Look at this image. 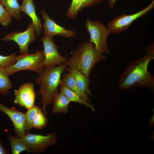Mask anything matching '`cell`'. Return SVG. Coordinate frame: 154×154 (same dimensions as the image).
<instances>
[{"instance_id":"44dd1931","label":"cell","mask_w":154,"mask_h":154,"mask_svg":"<svg viewBox=\"0 0 154 154\" xmlns=\"http://www.w3.org/2000/svg\"><path fill=\"white\" fill-rule=\"evenodd\" d=\"M39 107L34 105L31 108L27 109L25 112L26 133H29L30 130L33 128V122L35 115Z\"/></svg>"},{"instance_id":"5bb4252c","label":"cell","mask_w":154,"mask_h":154,"mask_svg":"<svg viewBox=\"0 0 154 154\" xmlns=\"http://www.w3.org/2000/svg\"><path fill=\"white\" fill-rule=\"evenodd\" d=\"M70 102L63 94L60 92L56 93L52 98V103L53 106L52 113L53 114H66L68 111V106Z\"/></svg>"},{"instance_id":"e0dca14e","label":"cell","mask_w":154,"mask_h":154,"mask_svg":"<svg viewBox=\"0 0 154 154\" xmlns=\"http://www.w3.org/2000/svg\"><path fill=\"white\" fill-rule=\"evenodd\" d=\"M59 86L60 92L64 94L70 102L82 104L90 108L92 111L94 110V107L92 105L82 98L76 93L67 87L63 82Z\"/></svg>"},{"instance_id":"30bf717a","label":"cell","mask_w":154,"mask_h":154,"mask_svg":"<svg viewBox=\"0 0 154 154\" xmlns=\"http://www.w3.org/2000/svg\"><path fill=\"white\" fill-rule=\"evenodd\" d=\"M41 14L44 21L43 25L44 35L52 37L59 36L67 38L75 37L76 33L75 31L58 25L43 9L41 11Z\"/></svg>"},{"instance_id":"3957f363","label":"cell","mask_w":154,"mask_h":154,"mask_svg":"<svg viewBox=\"0 0 154 154\" xmlns=\"http://www.w3.org/2000/svg\"><path fill=\"white\" fill-rule=\"evenodd\" d=\"M107 59L103 53L96 49L93 43L88 41L81 43L75 48L66 62L69 68L79 70L89 78L95 64Z\"/></svg>"},{"instance_id":"d4e9b609","label":"cell","mask_w":154,"mask_h":154,"mask_svg":"<svg viewBox=\"0 0 154 154\" xmlns=\"http://www.w3.org/2000/svg\"><path fill=\"white\" fill-rule=\"evenodd\" d=\"M12 18L4 6L0 3V24L7 26L11 22Z\"/></svg>"},{"instance_id":"7a4b0ae2","label":"cell","mask_w":154,"mask_h":154,"mask_svg":"<svg viewBox=\"0 0 154 154\" xmlns=\"http://www.w3.org/2000/svg\"><path fill=\"white\" fill-rule=\"evenodd\" d=\"M67 66L66 62L53 67H46L44 71L34 79L38 85L39 90L37 94L41 96L40 102L44 114L46 108L52 102L53 97L57 92L58 86L62 83L61 76Z\"/></svg>"},{"instance_id":"4fadbf2b","label":"cell","mask_w":154,"mask_h":154,"mask_svg":"<svg viewBox=\"0 0 154 154\" xmlns=\"http://www.w3.org/2000/svg\"><path fill=\"white\" fill-rule=\"evenodd\" d=\"M21 11L24 12L31 18L35 30V33L38 37L40 36L42 31L43 25L36 12L33 0H23L21 5Z\"/></svg>"},{"instance_id":"8fae6325","label":"cell","mask_w":154,"mask_h":154,"mask_svg":"<svg viewBox=\"0 0 154 154\" xmlns=\"http://www.w3.org/2000/svg\"><path fill=\"white\" fill-rule=\"evenodd\" d=\"M36 94L34 84L30 82L25 83L18 89L14 90V102L21 107L29 109L34 105Z\"/></svg>"},{"instance_id":"f1b7e54d","label":"cell","mask_w":154,"mask_h":154,"mask_svg":"<svg viewBox=\"0 0 154 154\" xmlns=\"http://www.w3.org/2000/svg\"><path fill=\"white\" fill-rule=\"evenodd\" d=\"M154 115L151 117L149 121V125L150 127H151L153 125L154 123Z\"/></svg>"},{"instance_id":"7402d4cb","label":"cell","mask_w":154,"mask_h":154,"mask_svg":"<svg viewBox=\"0 0 154 154\" xmlns=\"http://www.w3.org/2000/svg\"><path fill=\"white\" fill-rule=\"evenodd\" d=\"M47 123V119L41 109L39 108L35 115L33 122V128L40 129L45 127Z\"/></svg>"},{"instance_id":"d6986e66","label":"cell","mask_w":154,"mask_h":154,"mask_svg":"<svg viewBox=\"0 0 154 154\" xmlns=\"http://www.w3.org/2000/svg\"><path fill=\"white\" fill-rule=\"evenodd\" d=\"M1 3L5 7L9 15L16 19H20L22 15L20 13L21 6L17 0H0Z\"/></svg>"},{"instance_id":"9c48e42d","label":"cell","mask_w":154,"mask_h":154,"mask_svg":"<svg viewBox=\"0 0 154 154\" xmlns=\"http://www.w3.org/2000/svg\"><path fill=\"white\" fill-rule=\"evenodd\" d=\"M41 39L44 47L43 65L44 68L56 66L66 62V57L59 53L58 46L55 44L52 37L44 35Z\"/></svg>"},{"instance_id":"5b68a950","label":"cell","mask_w":154,"mask_h":154,"mask_svg":"<svg viewBox=\"0 0 154 154\" xmlns=\"http://www.w3.org/2000/svg\"><path fill=\"white\" fill-rule=\"evenodd\" d=\"M85 25L90 35L89 41L94 44L96 49L103 54L109 53L107 40L110 33L108 28L99 21H93L89 18Z\"/></svg>"},{"instance_id":"ffe728a7","label":"cell","mask_w":154,"mask_h":154,"mask_svg":"<svg viewBox=\"0 0 154 154\" xmlns=\"http://www.w3.org/2000/svg\"><path fill=\"white\" fill-rule=\"evenodd\" d=\"M5 68L0 67V93L3 95L8 94L13 87Z\"/></svg>"},{"instance_id":"ba28073f","label":"cell","mask_w":154,"mask_h":154,"mask_svg":"<svg viewBox=\"0 0 154 154\" xmlns=\"http://www.w3.org/2000/svg\"><path fill=\"white\" fill-rule=\"evenodd\" d=\"M35 32V26L32 22L25 31L21 32H11L0 39L6 41H14L19 46L21 54H26L29 52L28 49L29 44L37 39Z\"/></svg>"},{"instance_id":"484cf974","label":"cell","mask_w":154,"mask_h":154,"mask_svg":"<svg viewBox=\"0 0 154 154\" xmlns=\"http://www.w3.org/2000/svg\"><path fill=\"white\" fill-rule=\"evenodd\" d=\"M104 0H82L78 9L79 12L86 7H91L94 5L101 3Z\"/></svg>"},{"instance_id":"2e32d148","label":"cell","mask_w":154,"mask_h":154,"mask_svg":"<svg viewBox=\"0 0 154 154\" xmlns=\"http://www.w3.org/2000/svg\"><path fill=\"white\" fill-rule=\"evenodd\" d=\"M67 70L74 76L79 89L82 91L92 96L91 91L89 88L90 84L89 78L86 77L79 70L70 68Z\"/></svg>"},{"instance_id":"f546056e","label":"cell","mask_w":154,"mask_h":154,"mask_svg":"<svg viewBox=\"0 0 154 154\" xmlns=\"http://www.w3.org/2000/svg\"></svg>"},{"instance_id":"52a82bcc","label":"cell","mask_w":154,"mask_h":154,"mask_svg":"<svg viewBox=\"0 0 154 154\" xmlns=\"http://www.w3.org/2000/svg\"><path fill=\"white\" fill-rule=\"evenodd\" d=\"M22 138L28 145L31 152L36 153H43L48 147L54 144L58 139L54 132L45 135L28 133Z\"/></svg>"},{"instance_id":"277c9868","label":"cell","mask_w":154,"mask_h":154,"mask_svg":"<svg viewBox=\"0 0 154 154\" xmlns=\"http://www.w3.org/2000/svg\"><path fill=\"white\" fill-rule=\"evenodd\" d=\"M44 58L43 50L31 54H21L16 56V62L14 64L5 69L9 76L23 70H32L39 75L44 69Z\"/></svg>"},{"instance_id":"83f0119b","label":"cell","mask_w":154,"mask_h":154,"mask_svg":"<svg viewBox=\"0 0 154 154\" xmlns=\"http://www.w3.org/2000/svg\"><path fill=\"white\" fill-rule=\"evenodd\" d=\"M116 0H108V5L110 8L112 9L114 8Z\"/></svg>"},{"instance_id":"8992f818","label":"cell","mask_w":154,"mask_h":154,"mask_svg":"<svg viewBox=\"0 0 154 154\" xmlns=\"http://www.w3.org/2000/svg\"><path fill=\"white\" fill-rule=\"evenodd\" d=\"M154 7V0L146 7L131 15H125L116 17L108 23L107 27L110 33H118L127 29L135 20L150 12Z\"/></svg>"},{"instance_id":"ac0fdd59","label":"cell","mask_w":154,"mask_h":154,"mask_svg":"<svg viewBox=\"0 0 154 154\" xmlns=\"http://www.w3.org/2000/svg\"><path fill=\"white\" fill-rule=\"evenodd\" d=\"M8 138L12 154H19L24 151L31 152L28 145L22 137L17 136L15 137L9 134L8 135Z\"/></svg>"},{"instance_id":"7c38bea8","label":"cell","mask_w":154,"mask_h":154,"mask_svg":"<svg viewBox=\"0 0 154 154\" xmlns=\"http://www.w3.org/2000/svg\"><path fill=\"white\" fill-rule=\"evenodd\" d=\"M0 110L6 114L12 121L17 136L23 137L26 134L25 113L17 110L15 107L8 108L0 103Z\"/></svg>"},{"instance_id":"9a60e30c","label":"cell","mask_w":154,"mask_h":154,"mask_svg":"<svg viewBox=\"0 0 154 154\" xmlns=\"http://www.w3.org/2000/svg\"><path fill=\"white\" fill-rule=\"evenodd\" d=\"M62 82L68 88L76 93L81 98L88 102H91L88 94L81 91L78 87L73 75L68 72L63 74L61 77Z\"/></svg>"},{"instance_id":"4316f807","label":"cell","mask_w":154,"mask_h":154,"mask_svg":"<svg viewBox=\"0 0 154 154\" xmlns=\"http://www.w3.org/2000/svg\"><path fill=\"white\" fill-rule=\"evenodd\" d=\"M9 153L8 151L4 147L1 142L0 139V154H8Z\"/></svg>"},{"instance_id":"603a6c76","label":"cell","mask_w":154,"mask_h":154,"mask_svg":"<svg viewBox=\"0 0 154 154\" xmlns=\"http://www.w3.org/2000/svg\"><path fill=\"white\" fill-rule=\"evenodd\" d=\"M82 0H72L66 13V17L70 19L76 18L78 13V9Z\"/></svg>"},{"instance_id":"6da1fadb","label":"cell","mask_w":154,"mask_h":154,"mask_svg":"<svg viewBox=\"0 0 154 154\" xmlns=\"http://www.w3.org/2000/svg\"><path fill=\"white\" fill-rule=\"evenodd\" d=\"M145 50V55L131 62L119 76V90L137 87H147L154 91V76L147 70L149 62L154 58L153 43L147 46Z\"/></svg>"},{"instance_id":"cb8c5ba5","label":"cell","mask_w":154,"mask_h":154,"mask_svg":"<svg viewBox=\"0 0 154 154\" xmlns=\"http://www.w3.org/2000/svg\"><path fill=\"white\" fill-rule=\"evenodd\" d=\"M16 56L15 52L7 56L0 54V67L6 68L14 64L16 62Z\"/></svg>"}]
</instances>
